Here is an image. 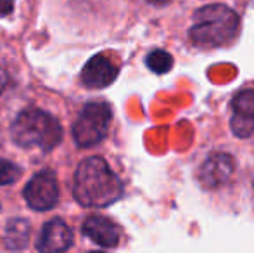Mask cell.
I'll use <instances>...</instances> for the list:
<instances>
[{
	"instance_id": "obj_1",
	"label": "cell",
	"mask_w": 254,
	"mask_h": 253,
	"mask_svg": "<svg viewBox=\"0 0 254 253\" xmlns=\"http://www.w3.org/2000/svg\"><path fill=\"white\" fill-rule=\"evenodd\" d=\"M249 169L234 144H214L199 155L194 163V180L204 194L234 208L248 191Z\"/></svg>"
},
{
	"instance_id": "obj_2",
	"label": "cell",
	"mask_w": 254,
	"mask_h": 253,
	"mask_svg": "<svg viewBox=\"0 0 254 253\" xmlns=\"http://www.w3.org/2000/svg\"><path fill=\"white\" fill-rule=\"evenodd\" d=\"M242 31V12L225 0L199 3L192 10L185 28L189 47L201 52L228 49L239 40Z\"/></svg>"
},
{
	"instance_id": "obj_3",
	"label": "cell",
	"mask_w": 254,
	"mask_h": 253,
	"mask_svg": "<svg viewBox=\"0 0 254 253\" xmlns=\"http://www.w3.org/2000/svg\"><path fill=\"white\" fill-rule=\"evenodd\" d=\"M125 187L120 175L102 156L85 158L74 173L73 196L81 206L106 208L123 196Z\"/></svg>"
},
{
	"instance_id": "obj_4",
	"label": "cell",
	"mask_w": 254,
	"mask_h": 253,
	"mask_svg": "<svg viewBox=\"0 0 254 253\" xmlns=\"http://www.w3.org/2000/svg\"><path fill=\"white\" fill-rule=\"evenodd\" d=\"M223 116L234 146L254 149V80L244 82L228 95Z\"/></svg>"
},
{
	"instance_id": "obj_5",
	"label": "cell",
	"mask_w": 254,
	"mask_h": 253,
	"mask_svg": "<svg viewBox=\"0 0 254 253\" xmlns=\"http://www.w3.org/2000/svg\"><path fill=\"white\" fill-rule=\"evenodd\" d=\"M10 135L17 146L51 151L63 139L61 123L42 109H24L10 125Z\"/></svg>"
},
{
	"instance_id": "obj_6",
	"label": "cell",
	"mask_w": 254,
	"mask_h": 253,
	"mask_svg": "<svg viewBox=\"0 0 254 253\" xmlns=\"http://www.w3.org/2000/svg\"><path fill=\"white\" fill-rule=\"evenodd\" d=\"M113 108L106 101H90L81 108L73 125V139L80 148H90L107 137Z\"/></svg>"
},
{
	"instance_id": "obj_7",
	"label": "cell",
	"mask_w": 254,
	"mask_h": 253,
	"mask_svg": "<svg viewBox=\"0 0 254 253\" xmlns=\"http://www.w3.org/2000/svg\"><path fill=\"white\" fill-rule=\"evenodd\" d=\"M23 196L30 205V208L33 210L45 212V210L54 208L57 205V199H59V184H57L54 172L44 170V172L37 173L26 184Z\"/></svg>"
},
{
	"instance_id": "obj_8",
	"label": "cell",
	"mask_w": 254,
	"mask_h": 253,
	"mask_svg": "<svg viewBox=\"0 0 254 253\" xmlns=\"http://www.w3.org/2000/svg\"><path fill=\"white\" fill-rule=\"evenodd\" d=\"M120 64L109 54H97L81 70V82L88 88H106L118 78Z\"/></svg>"
},
{
	"instance_id": "obj_9",
	"label": "cell",
	"mask_w": 254,
	"mask_h": 253,
	"mask_svg": "<svg viewBox=\"0 0 254 253\" xmlns=\"http://www.w3.org/2000/svg\"><path fill=\"white\" fill-rule=\"evenodd\" d=\"M73 245V233L61 219H52L44 226L38 238L37 250L40 253H63Z\"/></svg>"
},
{
	"instance_id": "obj_10",
	"label": "cell",
	"mask_w": 254,
	"mask_h": 253,
	"mask_svg": "<svg viewBox=\"0 0 254 253\" xmlns=\"http://www.w3.org/2000/svg\"><path fill=\"white\" fill-rule=\"evenodd\" d=\"M83 234L94 243L106 248H114L121 241V229L116 222L102 215H90L83 222Z\"/></svg>"
},
{
	"instance_id": "obj_11",
	"label": "cell",
	"mask_w": 254,
	"mask_h": 253,
	"mask_svg": "<svg viewBox=\"0 0 254 253\" xmlns=\"http://www.w3.org/2000/svg\"><path fill=\"white\" fill-rule=\"evenodd\" d=\"M30 238V224L23 219H14L5 227V247L9 250H23Z\"/></svg>"
},
{
	"instance_id": "obj_12",
	"label": "cell",
	"mask_w": 254,
	"mask_h": 253,
	"mask_svg": "<svg viewBox=\"0 0 254 253\" xmlns=\"http://www.w3.org/2000/svg\"><path fill=\"white\" fill-rule=\"evenodd\" d=\"M145 64H147V68L152 71V73L164 75L173 68L175 59L168 51H163V49H154V51H151L147 54V58H145Z\"/></svg>"
},
{
	"instance_id": "obj_13",
	"label": "cell",
	"mask_w": 254,
	"mask_h": 253,
	"mask_svg": "<svg viewBox=\"0 0 254 253\" xmlns=\"http://www.w3.org/2000/svg\"><path fill=\"white\" fill-rule=\"evenodd\" d=\"M21 177V169L9 160L0 158V186L14 184Z\"/></svg>"
},
{
	"instance_id": "obj_14",
	"label": "cell",
	"mask_w": 254,
	"mask_h": 253,
	"mask_svg": "<svg viewBox=\"0 0 254 253\" xmlns=\"http://www.w3.org/2000/svg\"><path fill=\"white\" fill-rule=\"evenodd\" d=\"M14 2H16V0H0V17L12 12Z\"/></svg>"
},
{
	"instance_id": "obj_15",
	"label": "cell",
	"mask_w": 254,
	"mask_h": 253,
	"mask_svg": "<svg viewBox=\"0 0 254 253\" xmlns=\"http://www.w3.org/2000/svg\"><path fill=\"white\" fill-rule=\"evenodd\" d=\"M248 192L249 198H251V203L254 205V165L249 169V175H248Z\"/></svg>"
},
{
	"instance_id": "obj_16",
	"label": "cell",
	"mask_w": 254,
	"mask_h": 253,
	"mask_svg": "<svg viewBox=\"0 0 254 253\" xmlns=\"http://www.w3.org/2000/svg\"><path fill=\"white\" fill-rule=\"evenodd\" d=\"M9 84H10L9 75H7V71H3L2 68H0V94L9 87Z\"/></svg>"
},
{
	"instance_id": "obj_17",
	"label": "cell",
	"mask_w": 254,
	"mask_h": 253,
	"mask_svg": "<svg viewBox=\"0 0 254 253\" xmlns=\"http://www.w3.org/2000/svg\"><path fill=\"white\" fill-rule=\"evenodd\" d=\"M147 2L154 7H166V5H170L171 2H175V0H147Z\"/></svg>"
},
{
	"instance_id": "obj_18",
	"label": "cell",
	"mask_w": 254,
	"mask_h": 253,
	"mask_svg": "<svg viewBox=\"0 0 254 253\" xmlns=\"http://www.w3.org/2000/svg\"><path fill=\"white\" fill-rule=\"evenodd\" d=\"M199 3H206V2H213V0H197Z\"/></svg>"
},
{
	"instance_id": "obj_19",
	"label": "cell",
	"mask_w": 254,
	"mask_h": 253,
	"mask_svg": "<svg viewBox=\"0 0 254 253\" xmlns=\"http://www.w3.org/2000/svg\"><path fill=\"white\" fill-rule=\"evenodd\" d=\"M90 253H106V252H90Z\"/></svg>"
}]
</instances>
